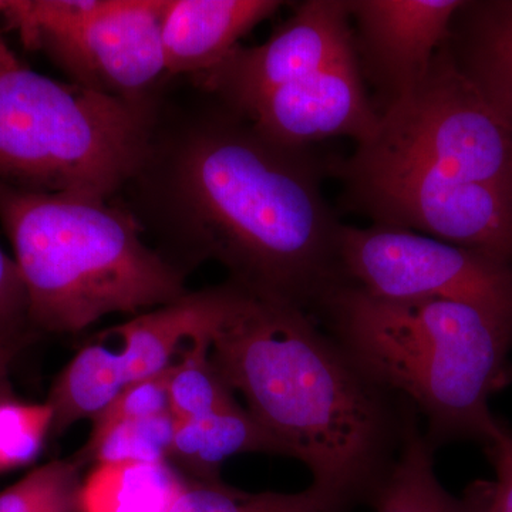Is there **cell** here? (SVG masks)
Returning <instances> with one entry per match:
<instances>
[{
	"mask_svg": "<svg viewBox=\"0 0 512 512\" xmlns=\"http://www.w3.org/2000/svg\"><path fill=\"white\" fill-rule=\"evenodd\" d=\"M309 148L281 146L224 106L158 134L133 180L131 214L184 274L214 261L229 282L313 315L345 284L342 225Z\"/></svg>",
	"mask_w": 512,
	"mask_h": 512,
	"instance_id": "1",
	"label": "cell"
},
{
	"mask_svg": "<svg viewBox=\"0 0 512 512\" xmlns=\"http://www.w3.org/2000/svg\"><path fill=\"white\" fill-rule=\"evenodd\" d=\"M210 356L249 414L350 504L373 500L402 446L409 403L376 383L308 312L244 291Z\"/></svg>",
	"mask_w": 512,
	"mask_h": 512,
	"instance_id": "2",
	"label": "cell"
},
{
	"mask_svg": "<svg viewBox=\"0 0 512 512\" xmlns=\"http://www.w3.org/2000/svg\"><path fill=\"white\" fill-rule=\"evenodd\" d=\"M316 322L387 392L406 400L437 448L483 444L491 399L512 383V323L466 302L387 301L342 284Z\"/></svg>",
	"mask_w": 512,
	"mask_h": 512,
	"instance_id": "3",
	"label": "cell"
},
{
	"mask_svg": "<svg viewBox=\"0 0 512 512\" xmlns=\"http://www.w3.org/2000/svg\"><path fill=\"white\" fill-rule=\"evenodd\" d=\"M0 222L35 328L82 332L104 316H137L188 292L184 272L147 247L137 218L107 200L0 183Z\"/></svg>",
	"mask_w": 512,
	"mask_h": 512,
	"instance_id": "4",
	"label": "cell"
},
{
	"mask_svg": "<svg viewBox=\"0 0 512 512\" xmlns=\"http://www.w3.org/2000/svg\"><path fill=\"white\" fill-rule=\"evenodd\" d=\"M150 101L124 100L0 55V183L109 200L137 174L153 136Z\"/></svg>",
	"mask_w": 512,
	"mask_h": 512,
	"instance_id": "5",
	"label": "cell"
},
{
	"mask_svg": "<svg viewBox=\"0 0 512 512\" xmlns=\"http://www.w3.org/2000/svg\"><path fill=\"white\" fill-rule=\"evenodd\" d=\"M350 210L373 224L409 229L473 249L512 268V198L466 184L387 148L359 146L332 163Z\"/></svg>",
	"mask_w": 512,
	"mask_h": 512,
	"instance_id": "6",
	"label": "cell"
},
{
	"mask_svg": "<svg viewBox=\"0 0 512 512\" xmlns=\"http://www.w3.org/2000/svg\"><path fill=\"white\" fill-rule=\"evenodd\" d=\"M165 0H3L23 45L43 50L74 84L124 100L147 99L165 70Z\"/></svg>",
	"mask_w": 512,
	"mask_h": 512,
	"instance_id": "7",
	"label": "cell"
},
{
	"mask_svg": "<svg viewBox=\"0 0 512 512\" xmlns=\"http://www.w3.org/2000/svg\"><path fill=\"white\" fill-rule=\"evenodd\" d=\"M370 144L512 198V130L458 69L448 40L419 87L380 113Z\"/></svg>",
	"mask_w": 512,
	"mask_h": 512,
	"instance_id": "8",
	"label": "cell"
},
{
	"mask_svg": "<svg viewBox=\"0 0 512 512\" xmlns=\"http://www.w3.org/2000/svg\"><path fill=\"white\" fill-rule=\"evenodd\" d=\"M346 284L387 301L448 299L512 323V268L504 262L409 229L342 225Z\"/></svg>",
	"mask_w": 512,
	"mask_h": 512,
	"instance_id": "9",
	"label": "cell"
},
{
	"mask_svg": "<svg viewBox=\"0 0 512 512\" xmlns=\"http://www.w3.org/2000/svg\"><path fill=\"white\" fill-rule=\"evenodd\" d=\"M352 47L349 0H308L265 43L238 45L195 79L221 106L245 117L268 94L318 72Z\"/></svg>",
	"mask_w": 512,
	"mask_h": 512,
	"instance_id": "10",
	"label": "cell"
},
{
	"mask_svg": "<svg viewBox=\"0 0 512 512\" xmlns=\"http://www.w3.org/2000/svg\"><path fill=\"white\" fill-rule=\"evenodd\" d=\"M244 119L291 148H309L330 137H350L357 147L366 146L380 130V113L367 96L355 46L318 72L268 94Z\"/></svg>",
	"mask_w": 512,
	"mask_h": 512,
	"instance_id": "11",
	"label": "cell"
},
{
	"mask_svg": "<svg viewBox=\"0 0 512 512\" xmlns=\"http://www.w3.org/2000/svg\"><path fill=\"white\" fill-rule=\"evenodd\" d=\"M461 0H349L353 46L363 77L382 94V111L423 82L450 37Z\"/></svg>",
	"mask_w": 512,
	"mask_h": 512,
	"instance_id": "12",
	"label": "cell"
},
{
	"mask_svg": "<svg viewBox=\"0 0 512 512\" xmlns=\"http://www.w3.org/2000/svg\"><path fill=\"white\" fill-rule=\"evenodd\" d=\"M244 289L232 282L187 292L177 301L140 313L107 330L123 340L119 352L127 386L147 379L173 365V356L184 340L211 335L237 305Z\"/></svg>",
	"mask_w": 512,
	"mask_h": 512,
	"instance_id": "13",
	"label": "cell"
},
{
	"mask_svg": "<svg viewBox=\"0 0 512 512\" xmlns=\"http://www.w3.org/2000/svg\"><path fill=\"white\" fill-rule=\"evenodd\" d=\"M282 5L278 0H165V70L194 76L207 72Z\"/></svg>",
	"mask_w": 512,
	"mask_h": 512,
	"instance_id": "14",
	"label": "cell"
},
{
	"mask_svg": "<svg viewBox=\"0 0 512 512\" xmlns=\"http://www.w3.org/2000/svg\"><path fill=\"white\" fill-rule=\"evenodd\" d=\"M448 47L458 69L512 130V0L464 2Z\"/></svg>",
	"mask_w": 512,
	"mask_h": 512,
	"instance_id": "15",
	"label": "cell"
},
{
	"mask_svg": "<svg viewBox=\"0 0 512 512\" xmlns=\"http://www.w3.org/2000/svg\"><path fill=\"white\" fill-rule=\"evenodd\" d=\"M434 451L409 404L402 446L372 503L376 512H488L490 481L478 480L458 497L451 494L434 470Z\"/></svg>",
	"mask_w": 512,
	"mask_h": 512,
	"instance_id": "16",
	"label": "cell"
},
{
	"mask_svg": "<svg viewBox=\"0 0 512 512\" xmlns=\"http://www.w3.org/2000/svg\"><path fill=\"white\" fill-rule=\"evenodd\" d=\"M245 453L286 457L281 443L239 406L201 419L177 421L167 461L185 478L212 483L221 480L225 460Z\"/></svg>",
	"mask_w": 512,
	"mask_h": 512,
	"instance_id": "17",
	"label": "cell"
},
{
	"mask_svg": "<svg viewBox=\"0 0 512 512\" xmlns=\"http://www.w3.org/2000/svg\"><path fill=\"white\" fill-rule=\"evenodd\" d=\"M185 477L163 463L96 464L84 478L82 512H171Z\"/></svg>",
	"mask_w": 512,
	"mask_h": 512,
	"instance_id": "18",
	"label": "cell"
},
{
	"mask_svg": "<svg viewBox=\"0 0 512 512\" xmlns=\"http://www.w3.org/2000/svg\"><path fill=\"white\" fill-rule=\"evenodd\" d=\"M126 386L119 352L101 345L80 350L56 377L46 400L53 410L50 439L77 421L97 419Z\"/></svg>",
	"mask_w": 512,
	"mask_h": 512,
	"instance_id": "19",
	"label": "cell"
},
{
	"mask_svg": "<svg viewBox=\"0 0 512 512\" xmlns=\"http://www.w3.org/2000/svg\"><path fill=\"white\" fill-rule=\"evenodd\" d=\"M353 505L312 484L299 493H247L222 481L185 478L183 493L171 512H348Z\"/></svg>",
	"mask_w": 512,
	"mask_h": 512,
	"instance_id": "20",
	"label": "cell"
},
{
	"mask_svg": "<svg viewBox=\"0 0 512 512\" xmlns=\"http://www.w3.org/2000/svg\"><path fill=\"white\" fill-rule=\"evenodd\" d=\"M173 414L130 419L111 424L101 430H92L86 444L73 460L79 466L86 464L163 463L167 461L175 434Z\"/></svg>",
	"mask_w": 512,
	"mask_h": 512,
	"instance_id": "21",
	"label": "cell"
},
{
	"mask_svg": "<svg viewBox=\"0 0 512 512\" xmlns=\"http://www.w3.org/2000/svg\"><path fill=\"white\" fill-rule=\"evenodd\" d=\"M211 335L190 340L170 380V413L177 421L201 419L239 407L210 356Z\"/></svg>",
	"mask_w": 512,
	"mask_h": 512,
	"instance_id": "22",
	"label": "cell"
},
{
	"mask_svg": "<svg viewBox=\"0 0 512 512\" xmlns=\"http://www.w3.org/2000/svg\"><path fill=\"white\" fill-rule=\"evenodd\" d=\"M82 466L53 460L0 493V512H82Z\"/></svg>",
	"mask_w": 512,
	"mask_h": 512,
	"instance_id": "23",
	"label": "cell"
},
{
	"mask_svg": "<svg viewBox=\"0 0 512 512\" xmlns=\"http://www.w3.org/2000/svg\"><path fill=\"white\" fill-rule=\"evenodd\" d=\"M52 423L47 402H20L12 394L0 397V473L33 463L50 439Z\"/></svg>",
	"mask_w": 512,
	"mask_h": 512,
	"instance_id": "24",
	"label": "cell"
},
{
	"mask_svg": "<svg viewBox=\"0 0 512 512\" xmlns=\"http://www.w3.org/2000/svg\"><path fill=\"white\" fill-rule=\"evenodd\" d=\"M174 365L124 387L117 399L93 420V430L104 429L119 421L170 413V380Z\"/></svg>",
	"mask_w": 512,
	"mask_h": 512,
	"instance_id": "25",
	"label": "cell"
},
{
	"mask_svg": "<svg viewBox=\"0 0 512 512\" xmlns=\"http://www.w3.org/2000/svg\"><path fill=\"white\" fill-rule=\"evenodd\" d=\"M28 326L29 301L15 259L0 249V349L15 355Z\"/></svg>",
	"mask_w": 512,
	"mask_h": 512,
	"instance_id": "26",
	"label": "cell"
},
{
	"mask_svg": "<svg viewBox=\"0 0 512 512\" xmlns=\"http://www.w3.org/2000/svg\"><path fill=\"white\" fill-rule=\"evenodd\" d=\"M494 468L490 481L488 512H512V427L497 417L493 431L483 444Z\"/></svg>",
	"mask_w": 512,
	"mask_h": 512,
	"instance_id": "27",
	"label": "cell"
},
{
	"mask_svg": "<svg viewBox=\"0 0 512 512\" xmlns=\"http://www.w3.org/2000/svg\"><path fill=\"white\" fill-rule=\"evenodd\" d=\"M12 353L0 349V397L12 394L9 382V365L12 362Z\"/></svg>",
	"mask_w": 512,
	"mask_h": 512,
	"instance_id": "28",
	"label": "cell"
},
{
	"mask_svg": "<svg viewBox=\"0 0 512 512\" xmlns=\"http://www.w3.org/2000/svg\"><path fill=\"white\" fill-rule=\"evenodd\" d=\"M0 13H2V0H0ZM9 47L6 46V43L3 42L2 37H0V55H2L3 52H6Z\"/></svg>",
	"mask_w": 512,
	"mask_h": 512,
	"instance_id": "29",
	"label": "cell"
}]
</instances>
